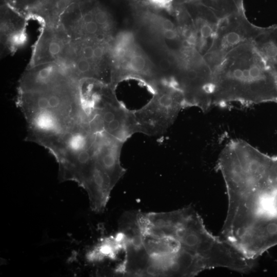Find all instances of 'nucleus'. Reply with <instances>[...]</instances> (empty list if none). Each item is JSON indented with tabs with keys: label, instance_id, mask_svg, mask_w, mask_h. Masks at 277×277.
Segmentation results:
<instances>
[{
	"label": "nucleus",
	"instance_id": "obj_24",
	"mask_svg": "<svg viewBox=\"0 0 277 277\" xmlns=\"http://www.w3.org/2000/svg\"><path fill=\"white\" fill-rule=\"evenodd\" d=\"M64 1H68V0H64Z\"/></svg>",
	"mask_w": 277,
	"mask_h": 277
},
{
	"label": "nucleus",
	"instance_id": "obj_22",
	"mask_svg": "<svg viewBox=\"0 0 277 277\" xmlns=\"http://www.w3.org/2000/svg\"><path fill=\"white\" fill-rule=\"evenodd\" d=\"M152 3L159 5H165L168 0H150Z\"/></svg>",
	"mask_w": 277,
	"mask_h": 277
},
{
	"label": "nucleus",
	"instance_id": "obj_4",
	"mask_svg": "<svg viewBox=\"0 0 277 277\" xmlns=\"http://www.w3.org/2000/svg\"><path fill=\"white\" fill-rule=\"evenodd\" d=\"M83 107L89 124L99 126L103 132L123 143L137 133L133 110L112 95L88 93L83 100Z\"/></svg>",
	"mask_w": 277,
	"mask_h": 277
},
{
	"label": "nucleus",
	"instance_id": "obj_8",
	"mask_svg": "<svg viewBox=\"0 0 277 277\" xmlns=\"http://www.w3.org/2000/svg\"><path fill=\"white\" fill-rule=\"evenodd\" d=\"M124 143L104 132L97 133L95 152L96 163L109 177L113 187L126 172L120 162Z\"/></svg>",
	"mask_w": 277,
	"mask_h": 277
},
{
	"label": "nucleus",
	"instance_id": "obj_6",
	"mask_svg": "<svg viewBox=\"0 0 277 277\" xmlns=\"http://www.w3.org/2000/svg\"><path fill=\"white\" fill-rule=\"evenodd\" d=\"M185 107L182 92L169 85L167 91L159 94L142 108L133 110L137 132L149 135L163 133Z\"/></svg>",
	"mask_w": 277,
	"mask_h": 277
},
{
	"label": "nucleus",
	"instance_id": "obj_21",
	"mask_svg": "<svg viewBox=\"0 0 277 277\" xmlns=\"http://www.w3.org/2000/svg\"><path fill=\"white\" fill-rule=\"evenodd\" d=\"M66 6V1L64 0H60L56 3V7L57 8L62 9L64 8Z\"/></svg>",
	"mask_w": 277,
	"mask_h": 277
},
{
	"label": "nucleus",
	"instance_id": "obj_17",
	"mask_svg": "<svg viewBox=\"0 0 277 277\" xmlns=\"http://www.w3.org/2000/svg\"><path fill=\"white\" fill-rule=\"evenodd\" d=\"M163 34L166 38L170 40L175 39L178 36L177 33L174 29L164 30Z\"/></svg>",
	"mask_w": 277,
	"mask_h": 277
},
{
	"label": "nucleus",
	"instance_id": "obj_19",
	"mask_svg": "<svg viewBox=\"0 0 277 277\" xmlns=\"http://www.w3.org/2000/svg\"><path fill=\"white\" fill-rule=\"evenodd\" d=\"M104 53L103 49L101 47H96L93 48V57L96 58H100Z\"/></svg>",
	"mask_w": 277,
	"mask_h": 277
},
{
	"label": "nucleus",
	"instance_id": "obj_20",
	"mask_svg": "<svg viewBox=\"0 0 277 277\" xmlns=\"http://www.w3.org/2000/svg\"><path fill=\"white\" fill-rule=\"evenodd\" d=\"M93 20V16L91 13L88 12L84 14L83 21L84 23L85 24H87L89 23H90Z\"/></svg>",
	"mask_w": 277,
	"mask_h": 277
},
{
	"label": "nucleus",
	"instance_id": "obj_11",
	"mask_svg": "<svg viewBox=\"0 0 277 277\" xmlns=\"http://www.w3.org/2000/svg\"><path fill=\"white\" fill-rule=\"evenodd\" d=\"M252 44L270 70L277 67V24L263 28Z\"/></svg>",
	"mask_w": 277,
	"mask_h": 277
},
{
	"label": "nucleus",
	"instance_id": "obj_16",
	"mask_svg": "<svg viewBox=\"0 0 277 277\" xmlns=\"http://www.w3.org/2000/svg\"><path fill=\"white\" fill-rule=\"evenodd\" d=\"M160 68L163 71H167L171 68V62L167 58H162L159 61Z\"/></svg>",
	"mask_w": 277,
	"mask_h": 277
},
{
	"label": "nucleus",
	"instance_id": "obj_10",
	"mask_svg": "<svg viewBox=\"0 0 277 277\" xmlns=\"http://www.w3.org/2000/svg\"><path fill=\"white\" fill-rule=\"evenodd\" d=\"M60 35L51 29H48L44 33L36 49L35 58L36 62L33 66L57 61L63 57L68 47L66 40Z\"/></svg>",
	"mask_w": 277,
	"mask_h": 277
},
{
	"label": "nucleus",
	"instance_id": "obj_18",
	"mask_svg": "<svg viewBox=\"0 0 277 277\" xmlns=\"http://www.w3.org/2000/svg\"><path fill=\"white\" fill-rule=\"evenodd\" d=\"M162 26L164 30L174 29L173 23L169 19H164L162 22Z\"/></svg>",
	"mask_w": 277,
	"mask_h": 277
},
{
	"label": "nucleus",
	"instance_id": "obj_15",
	"mask_svg": "<svg viewBox=\"0 0 277 277\" xmlns=\"http://www.w3.org/2000/svg\"><path fill=\"white\" fill-rule=\"evenodd\" d=\"M85 30L89 34H94L98 30V24L94 21L85 24Z\"/></svg>",
	"mask_w": 277,
	"mask_h": 277
},
{
	"label": "nucleus",
	"instance_id": "obj_7",
	"mask_svg": "<svg viewBox=\"0 0 277 277\" xmlns=\"http://www.w3.org/2000/svg\"><path fill=\"white\" fill-rule=\"evenodd\" d=\"M73 82L71 70L57 61L38 64L28 68L19 81L18 92L48 90Z\"/></svg>",
	"mask_w": 277,
	"mask_h": 277
},
{
	"label": "nucleus",
	"instance_id": "obj_12",
	"mask_svg": "<svg viewBox=\"0 0 277 277\" xmlns=\"http://www.w3.org/2000/svg\"><path fill=\"white\" fill-rule=\"evenodd\" d=\"M146 67L145 58L140 55H134L132 56L127 65V69L134 72H141Z\"/></svg>",
	"mask_w": 277,
	"mask_h": 277
},
{
	"label": "nucleus",
	"instance_id": "obj_2",
	"mask_svg": "<svg viewBox=\"0 0 277 277\" xmlns=\"http://www.w3.org/2000/svg\"><path fill=\"white\" fill-rule=\"evenodd\" d=\"M277 103L274 74L252 42L230 51L213 71L211 106Z\"/></svg>",
	"mask_w": 277,
	"mask_h": 277
},
{
	"label": "nucleus",
	"instance_id": "obj_14",
	"mask_svg": "<svg viewBox=\"0 0 277 277\" xmlns=\"http://www.w3.org/2000/svg\"><path fill=\"white\" fill-rule=\"evenodd\" d=\"M82 57L89 61L92 60L93 57V48L90 45H87L82 49Z\"/></svg>",
	"mask_w": 277,
	"mask_h": 277
},
{
	"label": "nucleus",
	"instance_id": "obj_9",
	"mask_svg": "<svg viewBox=\"0 0 277 277\" xmlns=\"http://www.w3.org/2000/svg\"><path fill=\"white\" fill-rule=\"evenodd\" d=\"M219 21L213 11L202 5L201 13L195 17L194 27L197 37L195 47L203 56L212 45Z\"/></svg>",
	"mask_w": 277,
	"mask_h": 277
},
{
	"label": "nucleus",
	"instance_id": "obj_3",
	"mask_svg": "<svg viewBox=\"0 0 277 277\" xmlns=\"http://www.w3.org/2000/svg\"><path fill=\"white\" fill-rule=\"evenodd\" d=\"M16 104L26 120L25 141L46 149L77 125L85 122L80 101L63 89L22 92L17 97Z\"/></svg>",
	"mask_w": 277,
	"mask_h": 277
},
{
	"label": "nucleus",
	"instance_id": "obj_13",
	"mask_svg": "<svg viewBox=\"0 0 277 277\" xmlns=\"http://www.w3.org/2000/svg\"><path fill=\"white\" fill-rule=\"evenodd\" d=\"M95 22L100 25H104L107 23L108 16L103 11H98L94 14Z\"/></svg>",
	"mask_w": 277,
	"mask_h": 277
},
{
	"label": "nucleus",
	"instance_id": "obj_1",
	"mask_svg": "<svg viewBox=\"0 0 277 277\" xmlns=\"http://www.w3.org/2000/svg\"><path fill=\"white\" fill-rule=\"evenodd\" d=\"M217 168L228 196L221 238L257 260L277 245V156L235 140L221 151Z\"/></svg>",
	"mask_w": 277,
	"mask_h": 277
},
{
	"label": "nucleus",
	"instance_id": "obj_23",
	"mask_svg": "<svg viewBox=\"0 0 277 277\" xmlns=\"http://www.w3.org/2000/svg\"><path fill=\"white\" fill-rule=\"evenodd\" d=\"M239 7L243 8V0H235Z\"/></svg>",
	"mask_w": 277,
	"mask_h": 277
},
{
	"label": "nucleus",
	"instance_id": "obj_5",
	"mask_svg": "<svg viewBox=\"0 0 277 277\" xmlns=\"http://www.w3.org/2000/svg\"><path fill=\"white\" fill-rule=\"evenodd\" d=\"M263 27L248 21L244 10L220 19L212 45L203 58L213 71L235 48L252 42Z\"/></svg>",
	"mask_w": 277,
	"mask_h": 277
}]
</instances>
